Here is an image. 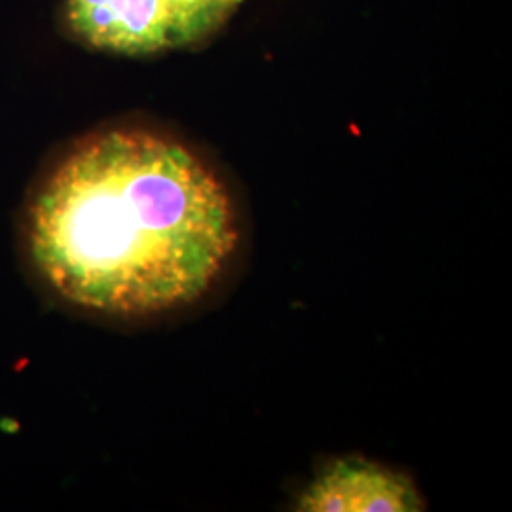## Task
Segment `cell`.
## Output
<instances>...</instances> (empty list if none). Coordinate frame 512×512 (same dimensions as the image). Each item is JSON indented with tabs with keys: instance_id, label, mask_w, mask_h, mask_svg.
Segmentation results:
<instances>
[{
	"instance_id": "cell-2",
	"label": "cell",
	"mask_w": 512,
	"mask_h": 512,
	"mask_svg": "<svg viewBox=\"0 0 512 512\" xmlns=\"http://www.w3.org/2000/svg\"><path fill=\"white\" fill-rule=\"evenodd\" d=\"M243 0H69L74 35L99 50L154 54L215 31Z\"/></svg>"
},
{
	"instance_id": "cell-3",
	"label": "cell",
	"mask_w": 512,
	"mask_h": 512,
	"mask_svg": "<svg viewBox=\"0 0 512 512\" xmlns=\"http://www.w3.org/2000/svg\"><path fill=\"white\" fill-rule=\"evenodd\" d=\"M304 512H418L425 501L408 476L363 458L332 459L298 497Z\"/></svg>"
},
{
	"instance_id": "cell-1",
	"label": "cell",
	"mask_w": 512,
	"mask_h": 512,
	"mask_svg": "<svg viewBox=\"0 0 512 512\" xmlns=\"http://www.w3.org/2000/svg\"><path fill=\"white\" fill-rule=\"evenodd\" d=\"M228 186L183 143L145 129L84 139L31 209L38 272L78 308L150 317L211 293L238 253Z\"/></svg>"
}]
</instances>
